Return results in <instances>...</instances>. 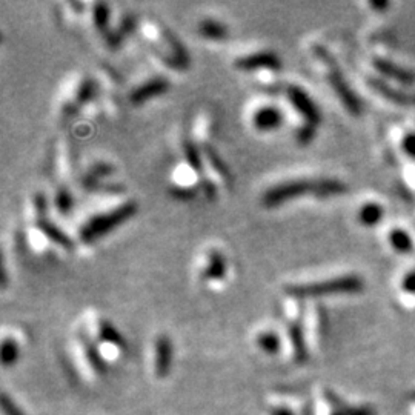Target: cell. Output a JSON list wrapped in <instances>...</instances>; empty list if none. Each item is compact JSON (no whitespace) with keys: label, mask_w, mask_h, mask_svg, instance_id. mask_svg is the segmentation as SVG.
<instances>
[{"label":"cell","mask_w":415,"mask_h":415,"mask_svg":"<svg viewBox=\"0 0 415 415\" xmlns=\"http://www.w3.org/2000/svg\"><path fill=\"white\" fill-rule=\"evenodd\" d=\"M363 279L356 274H346L332 279L321 280V282L312 283H298L287 285L285 292L292 298H318L325 296H334V294H356L363 290Z\"/></svg>","instance_id":"cell-1"},{"label":"cell","mask_w":415,"mask_h":415,"mask_svg":"<svg viewBox=\"0 0 415 415\" xmlns=\"http://www.w3.org/2000/svg\"><path fill=\"white\" fill-rule=\"evenodd\" d=\"M137 212V203L125 202L102 214H96L94 217H91L82 227H80L79 237L83 243H92L97 239H102L106 234L116 230L120 225H123L126 220H130L134 214Z\"/></svg>","instance_id":"cell-2"},{"label":"cell","mask_w":415,"mask_h":415,"mask_svg":"<svg viewBox=\"0 0 415 415\" xmlns=\"http://www.w3.org/2000/svg\"><path fill=\"white\" fill-rule=\"evenodd\" d=\"M314 54H316L321 60V62L326 65L327 80H330L331 88L340 99V102L343 103L345 108L350 111L352 116H360L361 111H363V103H361L358 96L351 88V85L347 83V80L345 79L343 72H341V70L338 68V65L336 63L334 57H331V54L326 51V48H323V46H318V45L314 46Z\"/></svg>","instance_id":"cell-3"},{"label":"cell","mask_w":415,"mask_h":415,"mask_svg":"<svg viewBox=\"0 0 415 415\" xmlns=\"http://www.w3.org/2000/svg\"><path fill=\"white\" fill-rule=\"evenodd\" d=\"M321 179H291L280 182L277 185L267 188L262 197V203L266 208H274L282 203L290 202V200L298 199L307 192L316 194L318 197Z\"/></svg>","instance_id":"cell-4"},{"label":"cell","mask_w":415,"mask_h":415,"mask_svg":"<svg viewBox=\"0 0 415 415\" xmlns=\"http://www.w3.org/2000/svg\"><path fill=\"white\" fill-rule=\"evenodd\" d=\"M286 96L292 108L298 112V116L303 119V123L316 126L321 123V112L316 102L311 99V96L298 85H290L286 88Z\"/></svg>","instance_id":"cell-5"},{"label":"cell","mask_w":415,"mask_h":415,"mask_svg":"<svg viewBox=\"0 0 415 415\" xmlns=\"http://www.w3.org/2000/svg\"><path fill=\"white\" fill-rule=\"evenodd\" d=\"M234 66L242 71H257V70H271L276 71L282 68L280 57L274 51H256L251 54L240 56L234 60Z\"/></svg>","instance_id":"cell-6"},{"label":"cell","mask_w":415,"mask_h":415,"mask_svg":"<svg viewBox=\"0 0 415 415\" xmlns=\"http://www.w3.org/2000/svg\"><path fill=\"white\" fill-rule=\"evenodd\" d=\"M172 343L168 336H159L156 338V345H154V371L159 378H163L171 371L172 363Z\"/></svg>","instance_id":"cell-7"},{"label":"cell","mask_w":415,"mask_h":415,"mask_svg":"<svg viewBox=\"0 0 415 415\" xmlns=\"http://www.w3.org/2000/svg\"><path fill=\"white\" fill-rule=\"evenodd\" d=\"M170 90V82L165 77H152L146 80L142 85H139L137 88H134L130 94L131 103L140 105L145 103L146 100H150L156 96H162Z\"/></svg>","instance_id":"cell-8"},{"label":"cell","mask_w":415,"mask_h":415,"mask_svg":"<svg viewBox=\"0 0 415 415\" xmlns=\"http://www.w3.org/2000/svg\"><path fill=\"white\" fill-rule=\"evenodd\" d=\"M283 123V114L276 106L265 105L260 106L259 110L254 111L252 114V126L257 131L267 132L274 131L282 126Z\"/></svg>","instance_id":"cell-9"},{"label":"cell","mask_w":415,"mask_h":415,"mask_svg":"<svg viewBox=\"0 0 415 415\" xmlns=\"http://www.w3.org/2000/svg\"><path fill=\"white\" fill-rule=\"evenodd\" d=\"M372 65L380 74H383L389 79L397 80V82L403 83V85H412L415 82V72L405 68V66H400L394 62H389L383 57H374L372 59Z\"/></svg>","instance_id":"cell-10"},{"label":"cell","mask_w":415,"mask_h":415,"mask_svg":"<svg viewBox=\"0 0 415 415\" xmlns=\"http://www.w3.org/2000/svg\"><path fill=\"white\" fill-rule=\"evenodd\" d=\"M226 276V262L223 254L217 250H210L206 252V265L203 267L200 279L203 282H220Z\"/></svg>","instance_id":"cell-11"},{"label":"cell","mask_w":415,"mask_h":415,"mask_svg":"<svg viewBox=\"0 0 415 415\" xmlns=\"http://www.w3.org/2000/svg\"><path fill=\"white\" fill-rule=\"evenodd\" d=\"M287 334H290L291 346L294 351V360L297 363H305L307 360V347L305 341V332L302 326V318L294 317L287 325Z\"/></svg>","instance_id":"cell-12"},{"label":"cell","mask_w":415,"mask_h":415,"mask_svg":"<svg viewBox=\"0 0 415 415\" xmlns=\"http://www.w3.org/2000/svg\"><path fill=\"white\" fill-rule=\"evenodd\" d=\"M370 85L374 91L378 92V94L381 97H385L386 100H389V102H392L394 105H412V94L405 92L403 90L392 88V86L383 82V80L371 79Z\"/></svg>","instance_id":"cell-13"},{"label":"cell","mask_w":415,"mask_h":415,"mask_svg":"<svg viewBox=\"0 0 415 415\" xmlns=\"http://www.w3.org/2000/svg\"><path fill=\"white\" fill-rule=\"evenodd\" d=\"M37 227L40 231H42V234L46 239L51 240L52 243H56L57 246L63 247V250H66V251L74 250V243H72V240L68 236H66V234L62 230H60L59 226L48 222V220H46L45 217L37 219Z\"/></svg>","instance_id":"cell-14"},{"label":"cell","mask_w":415,"mask_h":415,"mask_svg":"<svg viewBox=\"0 0 415 415\" xmlns=\"http://www.w3.org/2000/svg\"><path fill=\"white\" fill-rule=\"evenodd\" d=\"M183 154L186 160H188V165L191 168L196 171V174L199 176V180L206 179L205 174V165H203V152L199 150V146L196 143H192L191 140H186L183 143Z\"/></svg>","instance_id":"cell-15"},{"label":"cell","mask_w":415,"mask_h":415,"mask_svg":"<svg viewBox=\"0 0 415 415\" xmlns=\"http://www.w3.org/2000/svg\"><path fill=\"white\" fill-rule=\"evenodd\" d=\"M199 34L203 39H210V40H223L227 36V28L226 25L219 22L216 19H203L202 22L197 26Z\"/></svg>","instance_id":"cell-16"},{"label":"cell","mask_w":415,"mask_h":415,"mask_svg":"<svg viewBox=\"0 0 415 415\" xmlns=\"http://www.w3.org/2000/svg\"><path fill=\"white\" fill-rule=\"evenodd\" d=\"M385 216V208L376 203V202H370L365 203L360 208L358 211V220L360 223L367 227H372L380 223V220Z\"/></svg>","instance_id":"cell-17"},{"label":"cell","mask_w":415,"mask_h":415,"mask_svg":"<svg viewBox=\"0 0 415 415\" xmlns=\"http://www.w3.org/2000/svg\"><path fill=\"white\" fill-rule=\"evenodd\" d=\"M97 331H99V337L105 343H111L114 346L119 347H125V338L120 336V332L114 327L112 323L106 321L105 318H100L97 321Z\"/></svg>","instance_id":"cell-18"},{"label":"cell","mask_w":415,"mask_h":415,"mask_svg":"<svg viewBox=\"0 0 415 415\" xmlns=\"http://www.w3.org/2000/svg\"><path fill=\"white\" fill-rule=\"evenodd\" d=\"M82 345H83V350H85L86 360H88V363L91 365L92 370H94L97 374H103L106 371V365H105L102 356H100L97 346L92 343L88 336H86V337L82 336Z\"/></svg>","instance_id":"cell-19"},{"label":"cell","mask_w":415,"mask_h":415,"mask_svg":"<svg viewBox=\"0 0 415 415\" xmlns=\"http://www.w3.org/2000/svg\"><path fill=\"white\" fill-rule=\"evenodd\" d=\"M389 243L400 254H411L414 251V242L405 230H392L389 232Z\"/></svg>","instance_id":"cell-20"},{"label":"cell","mask_w":415,"mask_h":415,"mask_svg":"<svg viewBox=\"0 0 415 415\" xmlns=\"http://www.w3.org/2000/svg\"><path fill=\"white\" fill-rule=\"evenodd\" d=\"M256 343L257 346L266 354H277L282 346V341L274 331H262L256 336Z\"/></svg>","instance_id":"cell-21"},{"label":"cell","mask_w":415,"mask_h":415,"mask_svg":"<svg viewBox=\"0 0 415 415\" xmlns=\"http://www.w3.org/2000/svg\"><path fill=\"white\" fill-rule=\"evenodd\" d=\"M202 152H203V157L210 162L211 168L216 171L220 177L225 179V180H230L231 176H230V171H227V166L223 163V160L220 159L219 154L214 151L211 146H203L202 148Z\"/></svg>","instance_id":"cell-22"},{"label":"cell","mask_w":415,"mask_h":415,"mask_svg":"<svg viewBox=\"0 0 415 415\" xmlns=\"http://www.w3.org/2000/svg\"><path fill=\"white\" fill-rule=\"evenodd\" d=\"M3 366H12L19 358V346L14 338L5 337L2 341V351H0Z\"/></svg>","instance_id":"cell-23"},{"label":"cell","mask_w":415,"mask_h":415,"mask_svg":"<svg viewBox=\"0 0 415 415\" xmlns=\"http://www.w3.org/2000/svg\"><path fill=\"white\" fill-rule=\"evenodd\" d=\"M92 19H94V25L100 31H105L106 26H108L110 22V8L108 5L103 2H99L94 5V10H92Z\"/></svg>","instance_id":"cell-24"},{"label":"cell","mask_w":415,"mask_h":415,"mask_svg":"<svg viewBox=\"0 0 415 415\" xmlns=\"http://www.w3.org/2000/svg\"><path fill=\"white\" fill-rule=\"evenodd\" d=\"M316 132H317L316 126H311V125L303 123L297 130V136H296L297 143L298 145H310L312 142V140H314V137H316Z\"/></svg>","instance_id":"cell-25"},{"label":"cell","mask_w":415,"mask_h":415,"mask_svg":"<svg viewBox=\"0 0 415 415\" xmlns=\"http://www.w3.org/2000/svg\"><path fill=\"white\" fill-rule=\"evenodd\" d=\"M56 206L60 212H68L72 206V197L71 194L65 188H60L56 194Z\"/></svg>","instance_id":"cell-26"},{"label":"cell","mask_w":415,"mask_h":415,"mask_svg":"<svg viewBox=\"0 0 415 415\" xmlns=\"http://www.w3.org/2000/svg\"><path fill=\"white\" fill-rule=\"evenodd\" d=\"M2 411L5 415H25L22 409L16 405V401L10 398V396L6 392L2 394Z\"/></svg>","instance_id":"cell-27"},{"label":"cell","mask_w":415,"mask_h":415,"mask_svg":"<svg viewBox=\"0 0 415 415\" xmlns=\"http://www.w3.org/2000/svg\"><path fill=\"white\" fill-rule=\"evenodd\" d=\"M401 148H403L407 156L415 159V132L406 134L403 140H401Z\"/></svg>","instance_id":"cell-28"},{"label":"cell","mask_w":415,"mask_h":415,"mask_svg":"<svg viewBox=\"0 0 415 415\" xmlns=\"http://www.w3.org/2000/svg\"><path fill=\"white\" fill-rule=\"evenodd\" d=\"M401 287H403V291H406V292L415 294V270H412L411 272H407L406 276L403 277Z\"/></svg>","instance_id":"cell-29"},{"label":"cell","mask_w":415,"mask_h":415,"mask_svg":"<svg viewBox=\"0 0 415 415\" xmlns=\"http://www.w3.org/2000/svg\"><path fill=\"white\" fill-rule=\"evenodd\" d=\"M34 208L36 212H39V219H43V214L46 210V199L42 192H39L34 196Z\"/></svg>","instance_id":"cell-30"},{"label":"cell","mask_w":415,"mask_h":415,"mask_svg":"<svg viewBox=\"0 0 415 415\" xmlns=\"http://www.w3.org/2000/svg\"><path fill=\"white\" fill-rule=\"evenodd\" d=\"M270 414L271 415H294V412L290 409V407H286L283 405L272 406L271 409H270Z\"/></svg>","instance_id":"cell-31"},{"label":"cell","mask_w":415,"mask_h":415,"mask_svg":"<svg viewBox=\"0 0 415 415\" xmlns=\"http://www.w3.org/2000/svg\"><path fill=\"white\" fill-rule=\"evenodd\" d=\"M371 6H372V8H377L378 11H380V10L383 11V10H386V8H387V6H389V3H387V2H378V3L372 2V3H371Z\"/></svg>","instance_id":"cell-32"},{"label":"cell","mask_w":415,"mask_h":415,"mask_svg":"<svg viewBox=\"0 0 415 415\" xmlns=\"http://www.w3.org/2000/svg\"><path fill=\"white\" fill-rule=\"evenodd\" d=\"M412 105H415V94H412Z\"/></svg>","instance_id":"cell-33"}]
</instances>
